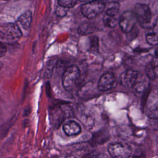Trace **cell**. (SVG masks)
<instances>
[{
	"label": "cell",
	"instance_id": "1",
	"mask_svg": "<svg viewBox=\"0 0 158 158\" xmlns=\"http://www.w3.org/2000/svg\"><path fill=\"white\" fill-rule=\"evenodd\" d=\"M80 69L75 65L68 67L62 75V85L67 91H72L76 86L77 81L80 77Z\"/></svg>",
	"mask_w": 158,
	"mask_h": 158
},
{
	"label": "cell",
	"instance_id": "2",
	"mask_svg": "<svg viewBox=\"0 0 158 158\" xmlns=\"http://www.w3.org/2000/svg\"><path fill=\"white\" fill-rule=\"evenodd\" d=\"M22 31L19 26L14 23H7L0 27V37L4 41L12 43L22 36Z\"/></svg>",
	"mask_w": 158,
	"mask_h": 158
},
{
	"label": "cell",
	"instance_id": "3",
	"mask_svg": "<svg viewBox=\"0 0 158 158\" xmlns=\"http://www.w3.org/2000/svg\"><path fill=\"white\" fill-rule=\"evenodd\" d=\"M105 3L99 0H92L81 6L83 15L88 19H93L100 14L105 9Z\"/></svg>",
	"mask_w": 158,
	"mask_h": 158
},
{
	"label": "cell",
	"instance_id": "4",
	"mask_svg": "<svg viewBox=\"0 0 158 158\" xmlns=\"http://www.w3.org/2000/svg\"><path fill=\"white\" fill-rule=\"evenodd\" d=\"M108 152L110 156L115 158H123L130 157L131 154V148L121 143H113L108 146Z\"/></svg>",
	"mask_w": 158,
	"mask_h": 158
},
{
	"label": "cell",
	"instance_id": "5",
	"mask_svg": "<svg viewBox=\"0 0 158 158\" xmlns=\"http://www.w3.org/2000/svg\"><path fill=\"white\" fill-rule=\"evenodd\" d=\"M135 15L137 21L143 28H146L151 22V12L148 5L143 4H136Z\"/></svg>",
	"mask_w": 158,
	"mask_h": 158
},
{
	"label": "cell",
	"instance_id": "6",
	"mask_svg": "<svg viewBox=\"0 0 158 158\" xmlns=\"http://www.w3.org/2000/svg\"><path fill=\"white\" fill-rule=\"evenodd\" d=\"M136 22L135 14L131 11H126L120 17L119 25L123 32L128 33L133 30Z\"/></svg>",
	"mask_w": 158,
	"mask_h": 158
},
{
	"label": "cell",
	"instance_id": "7",
	"mask_svg": "<svg viewBox=\"0 0 158 158\" xmlns=\"http://www.w3.org/2000/svg\"><path fill=\"white\" fill-rule=\"evenodd\" d=\"M116 85L117 82L114 74L110 72H107L101 77L98 87L100 91H106L114 88Z\"/></svg>",
	"mask_w": 158,
	"mask_h": 158
},
{
	"label": "cell",
	"instance_id": "8",
	"mask_svg": "<svg viewBox=\"0 0 158 158\" xmlns=\"http://www.w3.org/2000/svg\"><path fill=\"white\" fill-rule=\"evenodd\" d=\"M139 72L138 71L128 69L123 72L120 75V82L123 86L127 88L133 87L138 79Z\"/></svg>",
	"mask_w": 158,
	"mask_h": 158
},
{
	"label": "cell",
	"instance_id": "9",
	"mask_svg": "<svg viewBox=\"0 0 158 158\" xmlns=\"http://www.w3.org/2000/svg\"><path fill=\"white\" fill-rule=\"evenodd\" d=\"M145 114L151 118H158V94L157 96L152 95L148 99L145 107Z\"/></svg>",
	"mask_w": 158,
	"mask_h": 158
},
{
	"label": "cell",
	"instance_id": "10",
	"mask_svg": "<svg viewBox=\"0 0 158 158\" xmlns=\"http://www.w3.org/2000/svg\"><path fill=\"white\" fill-rule=\"evenodd\" d=\"M63 130L67 136L77 135L81 132L80 125L73 120L67 122L63 126Z\"/></svg>",
	"mask_w": 158,
	"mask_h": 158
},
{
	"label": "cell",
	"instance_id": "11",
	"mask_svg": "<svg viewBox=\"0 0 158 158\" xmlns=\"http://www.w3.org/2000/svg\"><path fill=\"white\" fill-rule=\"evenodd\" d=\"M146 73L151 80L158 77V59H153L148 63L146 67Z\"/></svg>",
	"mask_w": 158,
	"mask_h": 158
},
{
	"label": "cell",
	"instance_id": "12",
	"mask_svg": "<svg viewBox=\"0 0 158 158\" xmlns=\"http://www.w3.org/2000/svg\"><path fill=\"white\" fill-rule=\"evenodd\" d=\"M31 21L32 14L31 11L30 10H27L23 13L18 19V22H19L20 25L25 30L29 29L31 25Z\"/></svg>",
	"mask_w": 158,
	"mask_h": 158
},
{
	"label": "cell",
	"instance_id": "13",
	"mask_svg": "<svg viewBox=\"0 0 158 158\" xmlns=\"http://www.w3.org/2000/svg\"><path fill=\"white\" fill-rule=\"evenodd\" d=\"M95 31H96L95 27L93 24L90 23H86V22L81 24L78 29V32L81 35L90 34L94 32Z\"/></svg>",
	"mask_w": 158,
	"mask_h": 158
},
{
	"label": "cell",
	"instance_id": "14",
	"mask_svg": "<svg viewBox=\"0 0 158 158\" xmlns=\"http://www.w3.org/2000/svg\"><path fill=\"white\" fill-rule=\"evenodd\" d=\"M120 4L117 1H113L109 3L106 6V14L116 15L119 10Z\"/></svg>",
	"mask_w": 158,
	"mask_h": 158
},
{
	"label": "cell",
	"instance_id": "15",
	"mask_svg": "<svg viewBox=\"0 0 158 158\" xmlns=\"http://www.w3.org/2000/svg\"><path fill=\"white\" fill-rule=\"evenodd\" d=\"M103 22L105 26L110 28H113L116 25V23H117L116 15H112L105 14L103 18Z\"/></svg>",
	"mask_w": 158,
	"mask_h": 158
},
{
	"label": "cell",
	"instance_id": "16",
	"mask_svg": "<svg viewBox=\"0 0 158 158\" xmlns=\"http://www.w3.org/2000/svg\"><path fill=\"white\" fill-rule=\"evenodd\" d=\"M146 41L150 45H157L158 44V35L154 32H151L146 36Z\"/></svg>",
	"mask_w": 158,
	"mask_h": 158
},
{
	"label": "cell",
	"instance_id": "17",
	"mask_svg": "<svg viewBox=\"0 0 158 158\" xmlns=\"http://www.w3.org/2000/svg\"><path fill=\"white\" fill-rule=\"evenodd\" d=\"M77 3V0H58L59 6L65 8L73 7Z\"/></svg>",
	"mask_w": 158,
	"mask_h": 158
},
{
	"label": "cell",
	"instance_id": "18",
	"mask_svg": "<svg viewBox=\"0 0 158 158\" xmlns=\"http://www.w3.org/2000/svg\"><path fill=\"white\" fill-rule=\"evenodd\" d=\"M56 14L59 17H63L66 14V10L65 7L59 6L57 7L56 10Z\"/></svg>",
	"mask_w": 158,
	"mask_h": 158
},
{
	"label": "cell",
	"instance_id": "19",
	"mask_svg": "<svg viewBox=\"0 0 158 158\" xmlns=\"http://www.w3.org/2000/svg\"><path fill=\"white\" fill-rule=\"evenodd\" d=\"M90 47L91 49H97L98 46V39L96 36L90 38Z\"/></svg>",
	"mask_w": 158,
	"mask_h": 158
},
{
	"label": "cell",
	"instance_id": "20",
	"mask_svg": "<svg viewBox=\"0 0 158 158\" xmlns=\"http://www.w3.org/2000/svg\"><path fill=\"white\" fill-rule=\"evenodd\" d=\"M6 52H7V47L4 43L0 42V57L5 56Z\"/></svg>",
	"mask_w": 158,
	"mask_h": 158
},
{
	"label": "cell",
	"instance_id": "21",
	"mask_svg": "<svg viewBox=\"0 0 158 158\" xmlns=\"http://www.w3.org/2000/svg\"><path fill=\"white\" fill-rule=\"evenodd\" d=\"M2 67H3V64L2 63L1 61H0V70H1Z\"/></svg>",
	"mask_w": 158,
	"mask_h": 158
},
{
	"label": "cell",
	"instance_id": "22",
	"mask_svg": "<svg viewBox=\"0 0 158 158\" xmlns=\"http://www.w3.org/2000/svg\"><path fill=\"white\" fill-rule=\"evenodd\" d=\"M155 54H156V56L158 57V49H157V50L155 51Z\"/></svg>",
	"mask_w": 158,
	"mask_h": 158
},
{
	"label": "cell",
	"instance_id": "23",
	"mask_svg": "<svg viewBox=\"0 0 158 158\" xmlns=\"http://www.w3.org/2000/svg\"><path fill=\"white\" fill-rule=\"evenodd\" d=\"M99 1H102V2H104V3H105V2H106L108 0H99Z\"/></svg>",
	"mask_w": 158,
	"mask_h": 158
},
{
	"label": "cell",
	"instance_id": "24",
	"mask_svg": "<svg viewBox=\"0 0 158 158\" xmlns=\"http://www.w3.org/2000/svg\"><path fill=\"white\" fill-rule=\"evenodd\" d=\"M80 1H82V2H87V1H89V0H80Z\"/></svg>",
	"mask_w": 158,
	"mask_h": 158
},
{
	"label": "cell",
	"instance_id": "25",
	"mask_svg": "<svg viewBox=\"0 0 158 158\" xmlns=\"http://www.w3.org/2000/svg\"><path fill=\"white\" fill-rule=\"evenodd\" d=\"M157 94H158V93H157Z\"/></svg>",
	"mask_w": 158,
	"mask_h": 158
}]
</instances>
